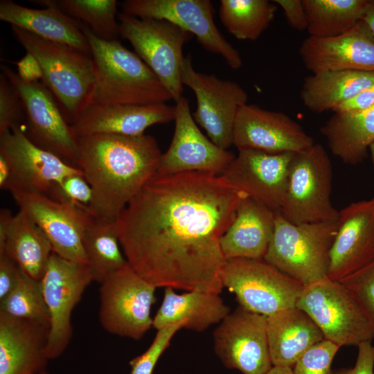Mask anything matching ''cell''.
I'll list each match as a JSON object with an SVG mask.
<instances>
[{
  "instance_id": "cell-1",
  "label": "cell",
  "mask_w": 374,
  "mask_h": 374,
  "mask_svg": "<svg viewBox=\"0 0 374 374\" xmlns=\"http://www.w3.org/2000/svg\"><path fill=\"white\" fill-rule=\"evenodd\" d=\"M244 196L221 175L156 174L115 220L127 262L157 288L220 294V239Z\"/></svg>"
},
{
  "instance_id": "cell-2",
  "label": "cell",
  "mask_w": 374,
  "mask_h": 374,
  "mask_svg": "<svg viewBox=\"0 0 374 374\" xmlns=\"http://www.w3.org/2000/svg\"><path fill=\"white\" fill-rule=\"evenodd\" d=\"M77 167L93 190L90 213L114 222L157 172L162 153L150 135L98 134L78 138Z\"/></svg>"
},
{
  "instance_id": "cell-3",
  "label": "cell",
  "mask_w": 374,
  "mask_h": 374,
  "mask_svg": "<svg viewBox=\"0 0 374 374\" xmlns=\"http://www.w3.org/2000/svg\"><path fill=\"white\" fill-rule=\"evenodd\" d=\"M78 25L88 40L96 68L90 105H150L172 99L159 78L136 53L118 39L99 38L81 21H78Z\"/></svg>"
},
{
  "instance_id": "cell-4",
  "label": "cell",
  "mask_w": 374,
  "mask_h": 374,
  "mask_svg": "<svg viewBox=\"0 0 374 374\" xmlns=\"http://www.w3.org/2000/svg\"><path fill=\"white\" fill-rule=\"evenodd\" d=\"M12 32L26 52L39 62L42 82L55 98L67 122L72 125L91 103L96 82L91 56L15 26H12Z\"/></svg>"
},
{
  "instance_id": "cell-5",
  "label": "cell",
  "mask_w": 374,
  "mask_h": 374,
  "mask_svg": "<svg viewBox=\"0 0 374 374\" xmlns=\"http://www.w3.org/2000/svg\"><path fill=\"white\" fill-rule=\"evenodd\" d=\"M336 222L295 224L276 212L274 229L263 260L303 287L328 278Z\"/></svg>"
},
{
  "instance_id": "cell-6",
  "label": "cell",
  "mask_w": 374,
  "mask_h": 374,
  "mask_svg": "<svg viewBox=\"0 0 374 374\" xmlns=\"http://www.w3.org/2000/svg\"><path fill=\"white\" fill-rule=\"evenodd\" d=\"M332 180V164L321 145L296 153L278 212L295 224L337 221L339 211L330 200Z\"/></svg>"
},
{
  "instance_id": "cell-7",
  "label": "cell",
  "mask_w": 374,
  "mask_h": 374,
  "mask_svg": "<svg viewBox=\"0 0 374 374\" xmlns=\"http://www.w3.org/2000/svg\"><path fill=\"white\" fill-rule=\"evenodd\" d=\"M117 17L120 36L130 42L172 99L177 100L184 91L181 79L183 47L193 35L166 20L140 19L123 12Z\"/></svg>"
},
{
  "instance_id": "cell-8",
  "label": "cell",
  "mask_w": 374,
  "mask_h": 374,
  "mask_svg": "<svg viewBox=\"0 0 374 374\" xmlns=\"http://www.w3.org/2000/svg\"><path fill=\"white\" fill-rule=\"evenodd\" d=\"M296 306L305 312L324 339L339 347L373 341L374 330L365 312L339 281L326 278L304 286Z\"/></svg>"
},
{
  "instance_id": "cell-9",
  "label": "cell",
  "mask_w": 374,
  "mask_h": 374,
  "mask_svg": "<svg viewBox=\"0 0 374 374\" xmlns=\"http://www.w3.org/2000/svg\"><path fill=\"white\" fill-rule=\"evenodd\" d=\"M99 318L108 332L139 339L152 327L150 315L156 287L128 264L100 284Z\"/></svg>"
},
{
  "instance_id": "cell-10",
  "label": "cell",
  "mask_w": 374,
  "mask_h": 374,
  "mask_svg": "<svg viewBox=\"0 0 374 374\" xmlns=\"http://www.w3.org/2000/svg\"><path fill=\"white\" fill-rule=\"evenodd\" d=\"M222 283L239 306L265 317L295 307L303 288L264 260L247 258L226 260Z\"/></svg>"
},
{
  "instance_id": "cell-11",
  "label": "cell",
  "mask_w": 374,
  "mask_h": 374,
  "mask_svg": "<svg viewBox=\"0 0 374 374\" xmlns=\"http://www.w3.org/2000/svg\"><path fill=\"white\" fill-rule=\"evenodd\" d=\"M1 71L18 92L25 109L26 136L35 145L77 166L78 139L64 118L55 98L42 82L22 80L10 66L1 64Z\"/></svg>"
},
{
  "instance_id": "cell-12",
  "label": "cell",
  "mask_w": 374,
  "mask_h": 374,
  "mask_svg": "<svg viewBox=\"0 0 374 374\" xmlns=\"http://www.w3.org/2000/svg\"><path fill=\"white\" fill-rule=\"evenodd\" d=\"M182 84L193 91L197 107L193 118L218 147L227 150L233 145V132L240 108L247 103L248 94L238 82L213 74L197 72L190 55L181 67Z\"/></svg>"
},
{
  "instance_id": "cell-13",
  "label": "cell",
  "mask_w": 374,
  "mask_h": 374,
  "mask_svg": "<svg viewBox=\"0 0 374 374\" xmlns=\"http://www.w3.org/2000/svg\"><path fill=\"white\" fill-rule=\"evenodd\" d=\"M40 281L50 314L46 355L52 359L68 346L73 332L72 311L93 280L87 263L68 260L53 252Z\"/></svg>"
},
{
  "instance_id": "cell-14",
  "label": "cell",
  "mask_w": 374,
  "mask_h": 374,
  "mask_svg": "<svg viewBox=\"0 0 374 374\" xmlns=\"http://www.w3.org/2000/svg\"><path fill=\"white\" fill-rule=\"evenodd\" d=\"M121 8L134 17L170 21L195 36L207 51L221 55L231 69L242 66L238 51L217 28L209 0H126Z\"/></svg>"
},
{
  "instance_id": "cell-15",
  "label": "cell",
  "mask_w": 374,
  "mask_h": 374,
  "mask_svg": "<svg viewBox=\"0 0 374 374\" xmlns=\"http://www.w3.org/2000/svg\"><path fill=\"white\" fill-rule=\"evenodd\" d=\"M214 350L225 366L243 374H265L271 368L265 316L239 306L213 332Z\"/></svg>"
},
{
  "instance_id": "cell-16",
  "label": "cell",
  "mask_w": 374,
  "mask_h": 374,
  "mask_svg": "<svg viewBox=\"0 0 374 374\" xmlns=\"http://www.w3.org/2000/svg\"><path fill=\"white\" fill-rule=\"evenodd\" d=\"M10 193L19 209L45 234L53 252L64 258L88 264L82 241L93 217L89 212L42 193L21 190Z\"/></svg>"
},
{
  "instance_id": "cell-17",
  "label": "cell",
  "mask_w": 374,
  "mask_h": 374,
  "mask_svg": "<svg viewBox=\"0 0 374 374\" xmlns=\"http://www.w3.org/2000/svg\"><path fill=\"white\" fill-rule=\"evenodd\" d=\"M0 154L12 170L10 192L21 190L49 196L65 177L82 173L77 166L35 145L20 125L0 134Z\"/></svg>"
},
{
  "instance_id": "cell-18",
  "label": "cell",
  "mask_w": 374,
  "mask_h": 374,
  "mask_svg": "<svg viewBox=\"0 0 374 374\" xmlns=\"http://www.w3.org/2000/svg\"><path fill=\"white\" fill-rule=\"evenodd\" d=\"M175 130L167 151L162 154L157 174L173 175L204 172L222 175L235 158L198 128L190 111L188 100L183 96L175 101Z\"/></svg>"
},
{
  "instance_id": "cell-19",
  "label": "cell",
  "mask_w": 374,
  "mask_h": 374,
  "mask_svg": "<svg viewBox=\"0 0 374 374\" xmlns=\"http://www.w3.org/2000/svg\"><path fill=\"white\" fill-rule=\"evenodd\" d=\"M315 143L288 115L253 104L242 105L237 114L233 145L238 150H253L269 154L299 153Z\"/></svg>"
},
{
  "instance_id": "cell-20",
  "label": "cell",
  "mask_w": 374,
  "mask_h": 374,
  "mask_svg": "<svg viewBox=\"0 0 374 374\" xmlns=\"http://www.w3.org/2000/svg\"><path fill=\"white\" fill-rule=\"evenodd\" d=\"M295 154L240 150L221 175L235 190L279 211Z\"/></svg>"
},
{
  "instance_id": "cell-21",
  "label": "cell",
  "mask_w": 374,
  "mask_h": 374,
  "mask_svg": "<svg viewBox=\"0 0 374 374\" xmlns=\"http://www.w3.org/2000/svg\"><path fill=\"white\" fill-rule=\"evenodd\" d=\"M299 53L311 73L327 71H374V37L361 20L348 31L330 38L308 36Z\"/></svg>"
},
{
  "instance_id": "cell-22",
  "label": "cell",
  "mask_w": 374,
  "mask_h": 374,
  "mask_svg": "<svg viewBox=\"0 0 374 374\" xmlns=\"http://www.w3.org/2000/svg\"><path fill=\"white\" fill-rule=\"evenodd\" d=\"M337 224L328 272L332 280H339L374 258V198L341 209Z\"/></svg>"
},
{
  "instance_id": "cell-23",
  "label": "cell",
  "mask_w": 374,
  "mask_h": 374,
  "mask_svg": "<svg viewBox=\"0 0 374 374\" xmlns=\"http://www.w3.org/2000/svg\"><path fill=\"white\" fill-rule=\"evenodd\" d=\"M175 106L166 103L150 105L91 104L70 125L75 138L106 134L139 136L155 124L174 121Z\"/></svg>"
},
{
  "instance_id": "cell-24",
  "label": "cell",
  "mask_w": 374,
  "mask_h": 374,
  "mask_svg": "<svg viewBox=\"0 0 374 374\" xmlns=\"http://www.w3.org/2000/svg\"><path fill=\"white\" fill-rule=\"evenodd\" d=\"M49 328L0 312V374H44Z\"/></svg>"
},
{
  "instance_id": "cell-25",
  "label": "cell",
  "mask_w": 374,
  "mask_h": 374,
  "mask_svg": "<svg viewBox=\"0 0 374 374\" xmlns=\"http://www.w3.org/2000/svg\"><path fill=\"white\" fill-rule=\"evenodd\" d=\"M43 8H31L11 0L0 1V19L42 38L66 44L91 55L88 40L78 21L65 14L56 0L31 1Z\"/></svg>"
},
{
  "instance_id": "cell-26",
  "label": "cell",
  "mask_w": 374,
  "mask_h": 374,
  "mask_svg": "<svg viewBox=\"0 0 374 374\" xmlns=\"http://www.w3.org/2000/svg\"><path fill=\"white\" fill-rule=\"evenodd\" d=\"M276 212L260 201L244 196L220 239L224 258L263 260L274 233Z\"/></svg>"
},
{
  "instance_id": "cell-27",
  "label": "cell",
  "mask_w": 374,
  "mask_h": 374,
  "mask_svg": "<svg viewBox=\"0 0 374 374\" xmlns=\"http://www.w3.org/2000/svg\"><path fill=\"white\" fill-rule=\"evenodd\" d=\"M53 253L45 234L22 210L15 215L0 211V253H5L25 274L40 280Z\"/></svg>"
},
{
  "instance_id": "cell-28",
  "label": "cell",
  "mask_w": 374,
  "mask_h": 374,
  "mask_svg": "<svg viewBox=\"0 0 374 374\" xmlns=\"http://www.w3.org/2000/svg\"><path fill=\"white\" fill-rule=\"evenodd\" d=\"M266 318L273 366L292 368L308 349L324 339L314 321L296 306L278 311Z\"/></svg>"
},
{
  "instance_id": "cell-29",
  "label": "cell",
  "mask_w": 374,
  "mask_h": 374,
  "mask_svg": "<svg viewBox=\"0 0 374 374\" xmlns=\"http://www.w3.org/2000/svg\"><path fill=\"white\" fill-rule=\"evenodd\" d=\"M230 312L220 294L194 290L179 294L174 289L166 287L161 305L152 319V327L158 330L180 323L183 328L200 332L220 323Z\"/></svg>"
},
{
  "instance_id": "cell-30",
  "label": "cell",
  "mask_w": 374,
  "mask_h": 374,
  "mask_svg": "<svg viewBox=\"0 0 374 374\" xmlns=\"http://www.w3.org/2000/svg\"><path fill=\"white\" fill-rule=\"evenodd\" d=\"M374 84V71H339L312 73L305 77L300 98L310 111H333Z\"/></svg>"
},
{
  "instance_id": "cell-31",
  "label": "cell",
  "mask_w": 374,
  "mask_h": 374,
  "mask_svg": "<svg viewBox=\"0 0 374 374\" xmlns=\"http://www.w3.org/2000/svg\"><path fill=\"white\" fill-rule=\"evenodd\" d=\"M331 152L343 162L355 165L374 142V105L351 113H335L321 127Z\"/></svg>"
},
{
  "instance_id": "cell-32",
  "label": "cell",
  "mask_w": 374,
  "mask_h": 374,
  "mask_svg": "<svg viewBox=\"0 0 374 374\" xmlns=\"http://www.w3.org/2000/svg\"><path fill=\"white\" fill-rule=\"evenodd\" d=\"M309 36L340 35L362 20L369 0H302Z\"/></svg>"
},
{
  "instance_id": "cell-33",
  "label": "cell",
  "mask_w": 374,
  "mask_h": 374,
  "mask_svg": "<svg viewBox=\"0 0 374 374\" xmlns=\"http://www.w3.org/2000/svg\"><path fill=\"white\" fill-rule=\"evenodd\" d=\"M82 243L93 280L99 284L108 275L129 264L119 243L115 221L92 217Z\"/></svg>"
},
{
  "instance_id": "cell-34",
  "label": "cell",
  "mask_w": 374,
  "mask_h": 374,
  "mask_svg": "<svg viewBox=\"0 0 374 374\" xmlns=\"http://www.w3.org/2000/svg\"><path fill=\"white\" fill-rule=\"evenodd\" d=\"M277 6L268 0H221L219 17L238 39H258L274 20Z\"/></svg>"
},
{
  "instance_id": "cell-35",
  "label": "cell",
  "mask_w": 374,
  "mask_h": 374,
  "mask_svg": "<svg viewBox=\"0 0 374 374\" xmlns=\"http://www.w3.org/2000/svg\"><path fill=\"white\" fill-rule=\"evenodd\" d=\"M68 16L86 24L99 38L117 39L119 25L116 21V0H56Z\"/></svg>"
},
{
  "instance_id": "cell-36",
  "label": "cell",
  "mask_w": 374,
  "mask_h": 374,
  "mask_svg": "<svg viewBox=\"0 0 374 374\" xmlns=\"http://www.w3.org/2000/svg\"><path fill=\"white\" fill-rule=\"evenodd\" d=\"M0 312L50 328V314L41 281L31 278L21 270L15 288L0 301Z\"/></svg>"
},
{
  "instance_id": "cell-37",
  "label": "cell",
  "mask_w": 374,
  "mask_h": 374,
  "mask_svg": "<svg viewBox=\"0 0 374 374\" xmlns=\"http://www.w3.org/2000/svg\"><path fill=\"white\" fill-rule=\"evenodd\" d=\"M337 281L354 296L374 330V258L359 269Z\"/></svg>"
},
{
  "instance_id": "cell-38",
  "label": "cell",
  "mask_w": 374,
  "mask_h": 374,
  "mask_svg": "<svg viewBox=\"0 0 374 374\" xmlns=\"http://www.w3.org/2000/svg\"><path fill=\"white\" fill-rule=\"evenodd\" d=\"M339 348L335 343L323 339L299 359L292 368V374H332V363Z\"/></svg>"
},
{
  "instance_id": "cell-39",
  "label": "cell",
  "mask_w": 374,
  "mask_h": 374,
  "mask_svg": "<svg viewBox=\"0 0 374 374\" xmlns=\"http://www.w3.org/2000/svg\"><path fill=\"white\" fill-rule=\"evenodd\" d=\"M49 197L72 204L90 213L93 194L83 173H80L65 177L54 188Z\"/></svg>"
},
{
  "instance_id": "cell-40",
  "label": "cell",
  "mask_w": 374,
  "mask_h": 374,
  "mask_svg": "<svg viewBox=\"0 0 374 374\" xmlns=\"http://www.w3.org/2000/svg\"><path fill=\"white\" fill-rule=\"evenodd\" d=\"M181 328L182 325L177 323L158 330L148 348L130 362L131 370L129 374H152L159 359L173 336Z\"/></svg>"
},
{
  "instance_id": "cell-41",
  "label": "cell",
  "mask_w": 374,
  "mask_h": 374,
  "mask_svg": "<svg viewBox=\"0 0 374 374\" xmlns=\"http://www.w3.org/2000/svg\"><path fill=\"white\" fill-rule=\"evenodd\" d=\"M26 119L22 100L11 82L0 75V134L10 131L15 125H22Z\"/></svg>"
},
{
  "instance_id": "cell-42",
  "label": "cell",
  "mask_w": 374,
  "mask_h": 374,
  "mask_svg": "<svg viewBox=\"0 0 374 374\" xmlns=\"http://www.w3.org/2000/svg\"><path fill=\"white\" fill-rule=\"evenodd\" d=\"M371 342L364 341L357 346V357L353 368L332 370V374H374V345Z\"/></svg>"
},
{
  "instance_id": "cell-43",
  "label": "cell",
  "mask_w": 374,
  "mask_h": 374,
  "mask_svg": "<svg viewBox=\"0 0 374 374\" xmlns=\"http://www.w3.org/2000/svg\"><path fill=\"white\" fill-rule=\"evenodd\" d=\"M21 269L5 253H0V301L6 297L16 286Z\"/></svg>"
},
{
  "instance_id": "cell-44",
  "label": "cell",
  "mask_w": 374,
  "mask_h": 374,
  "mask_svg": "<svg viewBox=\"0 0 374 374\" xmlns=\"http://www.w3.org/2000/svg\"><path fill=\"white\" fill-rule=\"evenodd\" d=\"M280 7L289 25L298 31L307 30L308 23L302 0H274Z\"/></svg>"
},
{
  "instance_id": "cell-45",
  "label": "cell",
  "mask_w": 374,
  "mask_h": 374,
  "mask_svg": "<svg viewBox=\"0 0 374 374\" xmlns=\"http://www.w3.org/2000/svg\"><path fill=\"white\" fill-rule=\"evenodd\" d=\"M374 105V84L362 90L353 98L343 103L332 112L351 113L366 109Z\"/></svg>"
},
{
  "instance_id": "cell-46",
  "label": "cell",
  "mask_w": 374,
  "mask_h": 374,
  "mask_svg": "<svg viewBox=\"0 0 374 374\" xmlns=\"http://www.w3.org/2000/svg\"><path fill=\"white\" fill-rule=\"evenodd\" d=\"M17 66L18 76L27 82H35L42 80V71L37 60L31 54L26 55L18 62Z\"/></svg>"
},
{
  "instance_id": "cell-47",
  "label": "cell",
  "mask_w": 374,
  "mask_h": 374,
  "mask_svg": "<svg viewBox=\"0 0 374 374\" xmlns=\"http://www.w3.org/2000/svg\"><path fill=\"white\" fill-rule=\"evenodd\" d=\"M12 181V172L8 161L0 154V188L10 190Z\"/></svg>"
},
{
  "instance_id": "cell-48",
  "label": "cell",
  "mask_w": 374,
  "mask_h": 374,
  "mask_svg": "<svg viewBox=\"0 0 374 374\" xmlns=\"http://www.w3.org/2000/svg\"><path fill=\"white\" fill-rule=\"evenodd\" d=\"M374 37V0H369L366 11L362 19Z\"/></svg>"
},
{
  "instance_id": "cell-49",
  "label": "cell",
  "mask_w": 374,
  "mask_h": 374,
  "mask_svg": "<svg viewBox=\"0 0 374 374\" xmlns=\"http://www.w3.org/2000/svg\"><path fill=\"white\" fill-rule=\"evenodd\" d=\"M265 374H292V369L289 367L272 366Z\"/></svg>"
},
{
  "instance_id": "cell-50",
  "label": "cell",
  "mask_w": 374,
  "mask_h": 374,
  "mask_svg": "<svg viewBox=\"0 0 374 374\" xmlns=\"http://www.w3.org/2000/svg\"><path fill=\"white\" fill-rule=\"evenodd\" d=\"M369 150H370V152H371L372 160H373V165H374V142L369 147ZM373 198H374V197H373Z\"/></svg>"
},
{
  "instance_id": "cell-51",
  "label": "cell",
  "mask_w": 374,
  "mask_h": 374,
  "mask_svg": "<svg viewBox=\"0 0 374 374\" xmlns=\"http://www.w3.org/2000/svg\"></svg>"
}]
</instances>
